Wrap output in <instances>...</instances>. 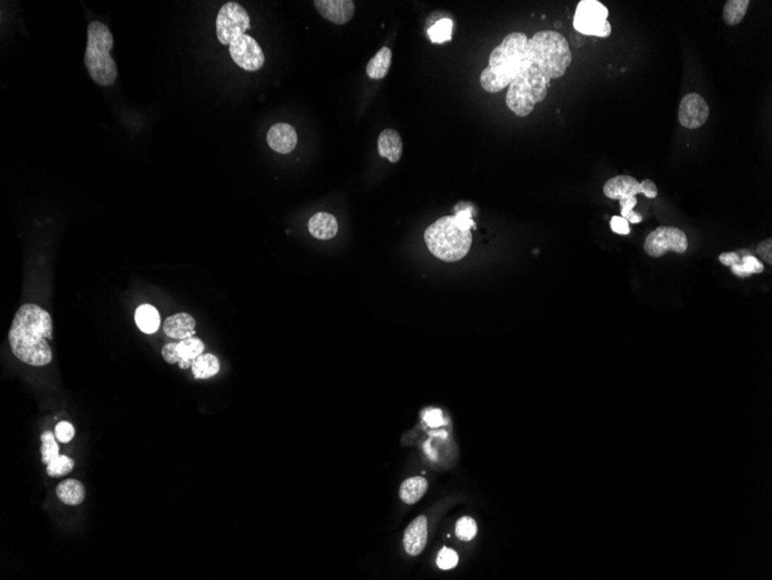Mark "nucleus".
I'll list each match as a JSON object with an SVG mask.
<instances>
[{"label": "nucleus", "instance_id": "ddd939ff", "mask_svg": "<svg viewBox=\"0 0 772 580\" xmlns=\"http://www.w3.org/2000/svg\"><path fill=\"white\" fill-rule=\"evenodd\" d=\"M313 5L322 17L336 24L350 22L355 13V3L352 0H315Z\"/></svg>", "mask_w": 772, "mask_h": 580}, {"label": "nucleus", "instance_id": "2eb2a0df", "mask_svg": "<svg viewBox=\"0 0 772 580\" xmlns=\"http://www.w3.org/2000/svg\"><path fill=\"white\" fill-rule=\"evenodd\" d=\"M428 541V523L424 516H417L407 527L403 535V546L410 556H417L426 548Z\"/></svg>", "mask_w": 772, "mask_h": 580}, {"label": "nucleus", "instance_id": "f3484780", "mask_svg": "<svg viewBox=\"0 0 772 580\" xmlns=\"http://www.w3.org/2000/svg\"><path fill=\"white\" fill-rule=\"evenodd\" d=\"M377 145H378V153L380 157L387 159L392 164L399 161L403 155V139L393 129H386L380 133Z\"/></svg>", "mask_w": 772, "mask_h": 580}, {"label": "nucleus", "instance_id": "39448f33", "mask_svg": "<svg viewBox=\"0 0 772 580\" xmlns=\"http://www.w3.org/2000/svg\"><path fill=\"white\" fill-rule=\"evenodd\" d=\"M112 47L114 36L107 26L100 21L91 22L88 26L84 65L91 79L101 86H111L117 78V65L110 56Z\"/></svg>", "mask_w": 772, "mask_h": 580}, {"label": "nucleus", "instance_id": "c85d7f7f", "mask_svg": "<svg viewBox=\"0 0 772 580\" xmlns=\"http://www.w3.org/2000/svg\"><path fill=\"white\" fill-rule=\"evenodd\" d=\"M477 525L470 516H463L456 525V535L460 541L473 540L477 537Z\"/></svg>", "mask_w": 772, "mask_h": 580}, {"label": "nucleus", "instance_id": "f03ea898", "mask_svg": "<svg viewBox=\"0 0 772 580\" xmlns=\"http://www.w3.org/2000/svg\"><path fill=\"white\" fill-rule=\"evenodd\" d=\"M530 65L528 38L521 31L511 33L491 51L489 65L480 75L481 86L488 93H498Z\"/></svg>", "mask_w": 772, "mask_h": 580}, {"label": "nucleus", "instance_id": "423d86ee", "mask_svg": "<svg viewBox=\"0 0 772 580\" xmlns=\"http://www.w3.org/2000/svg\"><path fill=\"white\" fill-rule=\"evenodd\" d=\"M549 81L533 65L521 71L507 88L505 102L511 112L526 117L539 102L547 96Z\"/></svg>", "mask_w": 772, "mask_h": 580}, {"label": "nucleus", "instance_id": "7c9ffc66", "mask_svg": "<svg viewBox=\"0 0 772 580\" xmlns=\"http://www.w3.org/2000/svg\"><path fill=\"white\" fill-rule=\"evenodd\" d=\"M741 264L749 276H752L754 273H762L764 271V266H763L762 262L759 259H756L755 256H752V254L742 257Z\"/></svg>", "mask_w": 772, "mask_h": 580}, {"label": "nucleus", "instance_id": "58836bf2", "mask_svg": "<svg viewBox=\"0 0 772 580\" xmlns=\"http://www.w3.org/2000/svg\"><path fill=\"white\" fill-rule=\"evenodd\" d=\"M620 202V206H621V217H625L627 213L634 211V206L637 205V198L636 197H623V198L618 199Z\"/></svg>", "mask_w": 772, "mask_h": 580}, {"label": "nucleus", "instance_id": "2f4dec72", "mask_svg": "<svg viewBox=\"0 0 772 580\" xmlns=\"http://www.w3.org/2000/svg\"><path fill=\"white\" fill-rule=\"evenodd\" d=\"M74 433H75L74 426L68 422L58 423L56 428H54V435H56V438H57V440H59V442H64V444L70 442V440L73 439Z\"/></svg>", "mask_w": 772, "mask_h": 580}, {"label": "nucleus", "instance_id": "e433bc0d", "mask_svg": "<svg viewBox=\"0 0 772 580\" xmlns=\"http://www.w3.org/2000/svg\"><path fill=\"white\" fill-rule=\"evenodd\" d=\"M456 223L459 224L460 226L463 227V230H470L475 227L473 219H472V213L468 210L465 211H459L456 213Z\"/></svg>", "mask_w": 772, "mask_h": 580}, {"label": "nucleus", "instance_id": "c9c22d12", "mask_svg": "<svg viewBox=\"0 0 772 580\" xmlns=\"http://www.w3.org/2000/svg\"><path fill=\"white\" fill-rule=\"evenodd\" d=\"M424 422L431 428H438V426L444 424L443 422V414L438 409L435 410H429L424 414Z\"/></svg>", "mask_w": 772, "mask_h": 580}, {"label": "nucleus", "instance_id": "393cba45", "mask_svg": "<svg viewBox=\"0 0 772 580\" xmlns=\"http://www.w3.org/2000/svg\"><path fill=\"white\" fill-rule=\"evenodd\" d=\"M749 0H729L726 1L722 17L727 26H738L745 19V13L748 10Z\"/></svg>", "mask_w": 772, "mask_h": 580}, {"label": "nucleus", "instance_id": "f257e3e1", "mask_svg": "<svg viewBox=\"0 0 772 580\" xmlns=\"http://www.w3.org/2000/svg\"><path fill=\"white\" fill-rule=\"evenodd\" d=\"M52 338L50 314L35 304L21 306L8 333V341L14 356L31 366L50 364L52 351L47 340Z\"/></svg>", "mask_w": 772, "mask_h": 580}, {"label": "nucleus", "instance_id": "72a5a7b5", "mask_svg": "<svg viewBox=\"0 0 772 580\" xmlns=\"http://www.w3.org/2000/svg\"><path fill=\"white\" fill-rule=\"evenodd\" d=\"M611 229L613 232L621 235H628L630 233V226L625 218L621 216H614L611 220Z\"/></svg>", "mask_w": 772, "mask_h": 580}, {"label": "nucleus", "instance_id": "f704fd0d", "mask_svg": "<svg viewBox=\"0 0 772 580\" xmlns=\"http://www.w3.org/2000/svg\"><path fill=\"white\" fill-rule=\"evenodd\" d=\"M756 252L759 254V256L762 259L763 261H766V263L772 264V240L766 239L762 242L759 243V246L756 248Z\"/></svg>", "mask_w": 772, "mask_h": 580}, {"label": "nucleus", "instance_id": "c756f323", "mask_svg": "<svg viewBox=\"0 0 772 580\" xmlns=\"http://www.w3.org/2000/svg\"><path fill=\"white\" fill-rule=\"evenodd\" d=\"M458 560H459V558H458V555H456L454 550L443 548L437 556V567L442 569V570H451L458 564Z\"/></svg>", "mask_w": 772, "mask_h": 580}, {"label": "nucleus", "instance_id": "6ab92c4d", "mask_svg": "<svg viewBox=\"0 0 772 580\" xmlns=\"http://www.w3.org/2000/svg\"><path fill=\"white\" fill-rule=\"evenodd\" d=\"M56 495L61 503L66 505L77 506L82 503L86 497V490L81 482L77 479H65L57 486Z\"/></svg>", "mask_w": 772, "mask_h": 580}, {"label": "nucleus", "instance_id": "9b49d317", "mask_svg": "<svg viewBox=\"0 0 772 580\" xmlns=\"http://www.w3.org/2000/svg\"><path fill=\"white\" fill-rule=\"evenodd\" d=\"M604 194L607 198L611 199L636 197L638 194H643L648 198H655L658 196V188L650 179L638 182L632 176L618 175L604 183Z\"/></svg>", "mask_w": 772, "mask_h": 580}, {"label": "nucleus", "instance_id": "9d476101", "mask_svg": "<svg viewBox=\"0 0 772 580\" xmlns=\"http://www.w3.org/2000/svg\"><path fill=\"white\" fill-rule=\"evenodd\" d=\"M229 54L239 68L248 72L258 71L265 63V55L258 42L250 35H239L229 44Z\"/></svg>", "mask_w": 772, "mask_h": 580}, {"label": "nucleus", "instance_id": "a211bd4d", "mask_svg": "<svg viewBox=\"0 0 772 580\" xmlns=\"http://www.w3.org/2000/svg\"><path fill=\"white\" fill-rule=\"evenodd\" d=\"M309 232L313 238L319 240H329L336 235L339 225L336 217L326 212L313 215L309 220Z\"/></svg>", "mask_w": 772, "mask_h": 580}, {"label": "nucleus", "instance_id": "ea45409f", "mask_svg": "<svg viewBox=\"0 0 772 580\" xmlns=\"http://www.w3.org/2000/svg\"><path fill=\"white\" fill-rule=\"evenodd\" d=\"M731 270H732V273H734L736 276L740 277V278H747V277H749L748 273H745L741 263L733 266V267H731Z\"/></svg>", "mask_w": 772, "mask_h": 580}, {"label": "nucleus", "instance_id": "4c0bfd02", "mask_svg": "<svg viewBox=\"0 0 772 580\" xmlns=\"http://www.w3.org/2000/svg\"><path fill=\"white\" fill-rule=\"evenodd\" d=\"M719 261L725 267H733L736 264L741 263V257L736 252H731V253L720 254Z\"/></svg>", "mask_w": 772, "mask_h": 580}, {"label": "nucleus", "instance_id": "1a4fd4ad", "mask_svg": "<svg viewBox=\"0 0 772 580\" xmlns=\"http://www.w3.org/2000/svg\"><path fill=\"white\" fill-rule=\"evenodd\" d=\"M644 249L648 255L655 259L664 256L669 250L683 254L688 249V238L678 227H658L645 239Z\"/></svg>", "mask_w": 772, "mask_h": 580}, {"label": "nucleus", "instance_id": "cd10ccee", "mask_svg": "<svg viewBox=\"0 0 772 580\" xmlns=\"http://www.w3.org/2000/svg\"><path fill=\"white\" fill-rule=\"evenodd\" d=\"M73 468V460L66 456H59L47 465V472L51 477H61L70 474Z\"/></svg>", "mask_w": 772, "mask_h": 580}, {"label": "nucleus", "instance_id": "b1692460", "mask_svg": "<svg viewBox=\"0 0 772 580\" xmlns=\"http://www.w3.org/2000/svg\"><path fill=\"white\" fill-rule=\"evenodd\" d=\"M195 379H209L220 372V361L214 354L199 356L191 366Z\"/></svg>", "mask_w": 772, "mask_h": 580}, {"label": "nucleus", "instance_id": "4be33fe9", "mask_svg": "<svg viewBox=\"0 0 772 580\" xmlns=\"http://www.w3.org/2000/svg\"><path fill=\"white\" fill-rule=\"evenodd\" d=\"M391 63H392V51L387 47H383L366 65V75L370 79H375V80L383 79L389 73Z\"/></svg>", "mask_w": 772, "mask_h": 580}, {"label": "nucleus", "instance_id": "bb28decb", "mask_svg": "<svg viewBox=\"0 0 772 580\" xmlns=\"http://www.w3.org/2000/svg\"><path fill=\"white\" fill-rule=\"evenodd\" d=\"M454 24L450 19H442L431 26L428 31V36L433 43H444L452 38Z\"/></svg>", "mask_w": 772, "mask_h": 580}, {"label": "nucleus", "instance_id": "f8f14e48", "mask_svg": "<svg viewBox=\"0 0 772 580\" xmlns=\"http://www.w3.org/2000/svg\"><path fill=\"white\" fill-rule=\"evenodd\" d=\"M710 116V108L704 98L697 93H689L682 98L678 107V122L683 128L699 129Z\"/></svg>", "mask_w": 772, "mask_h": 580}, {"label": "nucleus", "instance_id": "6e6552de", "mask_svg": "<svg viewBox=\"0 0 772 580\" xmlns=\"http://www.w3.org/2000/svg\"><path fill=\"white\" fill-rule=\"evenodd\" d=\"M250 29V17L244 7L229 1L218 10L216 17V36L220 43L229 45L232 38L246 34Z\"/></svg>", "mask_w": 772, "mask_h": 580}, {"label": "nucleus", "instance_id": "4468645a", "mask_svg": "<svg viewBox=\"0 0 772 580\" xmlns=\"http://www.w3.org/2000/svg\"><path fill=\"white\" fill-rule=\"evenodd\" d=\"M266 140L274 152L288 154L292 152L297 145V133L292 125L287 123H276L269 129L266 136Z\"/></svg>", "mask_w": 772, "mask_h": 580}, {"label": "nucleus", "instance_id": "412c9836", "mask_svg": "<svg viewBox=\"0 0 772 580\" xmlns=\"http://www.w3.org/2000/svg\"><path fill=\"white\" fill-rule=\"evenodd\" d=\"M204 350H205V345L199 338H190L179 342L177 347L178 354L181 357L179 368L183 370L191 368L193 361L199 356H202Z\"/></svg>", "mask_w": 772, "mask_h": 580}, {"label": "nucleus", "instance_id": "a878e982", "mask_svg": "<svg viewBox=\"0 0 772 580\" xmlns=\"http://www.w3.org/2000/svg\"><path fill=\"white\" fill-rule=\"evenodd\" d=\"M56 439L57 438L54 435V432L51 431H45L40 435V440H42L40 453H42V463L44 465H49L52 460L59 456V446Z\"/></svg>", "mask_w": 772, "mask_h": 580}, {"label": "nucleus", "instance_id": "aec40b11", "mask_svg": "<svg viewBox=\"0 0 772 580\" xmlns=\"http://www.w3.org/2000/svg\"><path fill=\"white\" fill-rule=\"evenodd\" d=\"M428 490V482L424 477L417 476L410 477L403 481L400 486L399 496L403 503L413 505L426 495Z\"/></svg>", "mask_w": 772, "mask_h": 580}, {"label": "nucleus", "instance_id": "473e14b6", "mask_svg": "<svg viewBox=\"0 0 772 580\" xmlns=\"http://www.w3.org/2000/svg\"><path fill=\"white\" fill-rule=\"evenodd\" d=\"M177 347L178 343H169L162 349V357L169 364H179V361H181Z\"/></svg>", "mask_w": 772, "mask_h": 580}, {"label": "nucleus", "instance_id": "5701e85b", "mask_svg": "<svg viewBox=\"0 0 772 580\" xmlns=\"http://www.w3.org/2000/svg\"><path fill=\"white\" fill-rule=\"evenodd\" d=\"M135 322L144 334H154L160 328V314L151 305L144 304L135 310Z\"/></svg>", "mask_w": 772, "mask_h": 580}, {"label": "nucleus", "instance_id": "7ed1b4c3", "mask_svg": "<svg viewBox=\"0 0 772 580\" xmlns=\"http://www.w3.org/2000/svg\"><path fill=\"white\" fill-rule=\"evenodd\" d=\"M528 58L548 81L565 75L572 61L570 45L558 31H541L528 38Z\"/></svg>", "mask_w": 772, "mask_h": 580}, {"label": "nucleus", "instance_id": "dca6fc26", "mask_svg": "<svg viewBox=\"0 0 772 580\" xmlns=\"http://www.w3.org/2000/svg\"><path fill=\"white\" fill-rule=\"evenodd\" d=\"M195 320L188 313H177L169 317L163 324V331L168 338L186 340L195 335Z\"/></svg>", "mask_w": 772, "mask_h": 580}, {"label": "nucleus", "instance_id": "20e7f679", "mask_svg": "<svg viewBox=\"0 0 772 580\" xmlns=\"http://www.w3.org/2000/svg\"><path fill=\"white\" fill-rule=\"evenodd\" d=\"M423 236L430 253L444 262H456L466 256L473 240L470 230H463L454 216L437 219Z\"/></svg>", "mask_w": 772, "mask_h": 580}, {"label": "nucleus", "instance_id": "0eeeda50", "mask_svg": "<svg viewBox=\"0 0 772 580\" xmlns=\"http://www.w3.org/2000/svg\"><path fill=\"white\" fill-rule=\"evenodd\" d=\"M607 7L597 0H581L578 3L574 17V28L578 33L588 36L608 38L611 34V26L608 22Z\"/></svg>", "mask_w": 772, "mask_h": 580}]
</instances>
